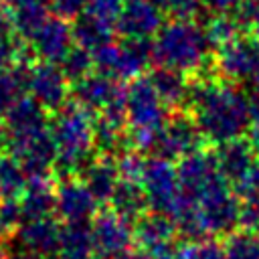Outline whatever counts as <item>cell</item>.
<instances>
[{
  "instance_id": "39",
  "label": "cell",
  "mask_w": 259,
  "mask_h": 259,
  "mask_svg": "<svg viewBox=\"0 0 259 259\" xmlns=\"http://www.w3.org/2000/svg\"><path fill=\"white\" fill-rule=\"evenodd\" d=\"M241 0H200V6L210 12V16L217 14H235Z\"/></svg>"
},
{
  "instance_id": "49",
  "label": "cell",
  "mask_w": 259,
  "mask_h": 259,
  "mask_svg": "<svg viewBox=\"0 0 259 259\" xmlns=\"http://www.w3.org/2000/svg\"><path fill=\"white\" fill-rule=\"evenodd\" d=\"M0 12H2V6H0Z\"/></svg>"
},
{
  "instance_id": "11",
  "label": "cell",
  "mask_w": 259,
  "mask_h": 259,
  "mask_svg": "<svg viewBox=\"0 0 259 259\" xmlns=\"http://www.w3.org/2000/svg\"><path fill=\"white\" fill-rule=\"evenodd\" d=\"M26 89L30 91V97L36 99L47 111H59L63 105H67V97L71 95L69 79L63 75L61 67L47 61L30 65Z\"/></svg>"
},
{
  "instance_id": "18",
  "label": "cell",
  "mask_w": 259,
  "mask_h": 259,
  "mask_svg": "<svg viewBox=\"0 0 259 259\" xmlns=\"http://www.w3.org/2000/svg\"><path fill=\"white\" fill-rule=\"evenodd\" d=\"M59 235H61V227L57 225L53 217L38 219V221H26L14 231L20 251L36 255V257L57 255Z\"/></svg>"
},
{
  "instance_id": "28",
  "label": "cell",
  "mask_w": 259,
  "mask_h": 259,
  "mask_svg": "<svg viewBox=\"0 0 259 259\" xmlns=\"http://www.w3.org/2000/svg\"><path fill=\"white\" fill-rule=\"evenodd\" d=\"M28 69L30 67L20 61L8 71H0V117H6V113L22 97V91L26 89Z\"/></svg>"
},
{
  "instance_id": "35",
  "label": "cell",
  "mask_w": 259,
  "mask_h": 259,
  "mask_svg": "<svg viewBox=\"0 0 259 259\" xmlns=\"http://www.w3.org/2000/svg\"><path fill=\"white\" fill-rule=\"evenodd\" d=\"M115 162H117V170H119L121 180L140 182L142 172H144V166H146V158H142L138 152H132L130 150V152L121 154Z\"/></svg>"
},
{
  "instance_id": "23",
  "label": "cell",
  "mask_w": 259,
  "mask_h": 259,
  "mask_svg": "<svg viewBox=\"0 0 259 259\" xmlns=\"http://www.w3.org/2000/svg\"><path fill=\"white\" fill-rule=\"evenodd\" d=\"M164 101L166 107H180L188 103V93H190V83L186 81V75L174 69L166 67H156L150 77H148Z\"/></svg>"
},
{
  "instance_id": "42",
  "label": "cell",
  "mask_w": 259,
  "mask_h": 259,
  "mask_svg": "<svg viewBox=\"0 0 259 259\" xmlns=\"http://www.w3.org/2000/svg\"><path fill=\"white\" fill-rule=\"evenodd\" d=\"M113 259H152V257H148V255L142 253V251H136V253L127 251V253H121V255H117V257H113Z\"/></svg>"
},
{
  "instance_id": "7",
  "label": "cell",
  "mask_w": 259,
  "mask_h": 259,
  "mask_svg": "<svg viewBox=\"0 0 259 259\" xmlns=\"http://www.w3.org/2000/svg\"><path fill=\"white\" fill-rule=\"evenodd\" d=\"M176 172L180 182V194L190 202H198L219 186L229 184L219 172L214 152L200 150L182 158L176 166Z\"/></svg>"
},
{
  "instance_id": "37",
  "label": "cell",
  "mask_w": 259,
  "mask_h": 259,
  "mask_svg": "<svg viewBox=\"0 0 259 259\" xmlns=\"http://www.w3.org/2000/svg\"><path fill=\"white\" fill-rule=\"evenodd\" d=\"M0 225L6 233L16 231L22 225V210H20V200L18 198L0 200Z\"/></svg>"
},
{
  "instance_id": "17",
  "label": "cell",
  "mask_w": 259,
  "mask_h": 259,
  "mask_svg": "<svg viewBox=\"0 0 259 259\" xmlns=\"http://www.w3.org/2000/svg\"><path fill=\"white\" fill-rule=\"evenodd\" d=\"M73 42V26L59 16H49L40 30L30 38L36 57L47 63L61 61L71 51Z\"/></svg>"
},
{
  "instance_id": "26",
  "label": "cell",
  "mask_w": 259,
  "mask_h": 259,
  "mask_svg": "<svg viewBox=\"0 0 259 259\" xmlns=\"http://www.w3.org/2000/svg\"><path fill=\"white\" fill-rule=\"evenodd\" d=\"M47 4L38 0H12L10 24L18 38L30 40L47 22Z\"/></svg>"
},
{
  "instance_id": "20",
  "label": "cell",
  "mask_w": 259,
  "mask_h": 259,
  "mask_svg": "<svg viewBox=\"0 0 259 259\" xmlns=\"http://www.w3.org/2000/svg\"><path fill=\"white\" fill-rule=\"evenodd\" d=\"M154 61V42L150 38H123L117 42L115 79H140Z\"/></svg>"
},
{
  "instance_id": "33",
  "label": "cell",
  "mask_w": 259,
  "mask_h": 259,
  "mask_svg": "<svg viewBox=\"0 0 259 259\" xmlns=\"http://www.w3.org/2000/svg\"><path fill=\"white\" fill-rule=\"evenodd\" d=\"M180 251H182V259H225L223 245H219L217 241H210V239L194 241Z\"/></svg>"
},
{
  "instance_id": "47",
  "label": "cell",
  "mask_w": 259,
  "mask_h": 259,
  "mask_svg": "<svg viewBox=\"0 0 259 259\" xmlns=\"http://www.w3.org/2000/svg\"><path fill=\"white\" fill-rule=\"evenodd\" d=\"M4 233H6V231H4V229H2V225H0V239H2V235H4Z\"/></svg>"
},
{
  "instance_id": "34",
  "label": "cell",
  "mask_w": 259,
  "mask_h": 259,
  "mask_svg": "<svg viewBox=\"0 0 259 259\" xmlns=\"http://www.w3.org/2000/svg\"><path fill=\"white\" fill-rule=\"evenodd\" d=\"M152 2L172 18H194L196 12L202 8L200 0H152Z\"/></svg>"
},
{
  "instance_id": "41",
  "label": "cell",
  "mask_w": 259,
  "mask_h": 259,
  "mask_svg": "<svg viewBox=\"0 0 259 259\" xmlns=\"http://www.w3.org/2000/svg\"><path fill=\"white\" fill-rule=\"evenodd\" d=\"M249 144L253 146L255 154L259 156V121H253L249 127Z\"/></svg>"
},
{
  "instance_id": "29",
  "label": "cell",
  "mask_w": 259,
  "mask_h": 259,
  "mask_svg": "<svg viewBox=\"0 0 259 259\" xmlns=\"http://www.w3.org/2000/svg\"><path fill=\"white\" fill-rule=\"evenodd\" d=\"M28 186L22 164L12 154H0V200L20 198Z\"/></svg>"
},
{
  "instance_id": "4",
  "label": "cell",
  "mask_w": 259,
  "mask_h": 259,
  "mask_svg": "<svg viewBox=\"0 0 259 259\" xmlns=\"http://www.w3.org/2000/svg\"><path fill=\"white\" fill-rule=\"evenodd\" d=\"M125 121L132 125L134 142L140 150H150L154 136L168 121V107L156 93L150 79H134L127 89H123Z\"/></svg>"
},
{
  "instance_id": "22",
  "label": "cell",
  "mask_w": 259,
  "mask_h": 259,
  "mask_svg": "<svg viewBox=\"0 0 259 259\" xmlns=\"http://www.w3.org/2000/svg\"><path fill=\"white\" fill-rule=\"evenodd\" d=\"M18 200H20V210H22V223L49 219L55 212V190L49 178L28 180V186Z\"/></svg>"
},
{
  "instance_id": "24",
  "label": "cell",
  "mask_w": 259,
  "mask_h": 259,
  "mask_svg": "<svg viewBox=\"0 0 259 259\" xmlns=\"http://www.w3.org/2000/svg\"><path fill=\"white\" fill-rule=\"evenodd\" d=\"M113 28L115 24L105 22L89 12H83L79 18L73 20V40L77 47H83L93 53L113 42Z\"/></svg>"
},
{
  "instance_id": "30",
  "label": "cell",
  "mask_w": 259,
  "mask_h": 259,
  "mask_svg": "<svg viewBox=\"0 0 259 259\" xmlns=\"http://www.w3.org/2000/svg\"><path fill=\"white\" fill-rule=\"evenodd\" d=\"M204 30L212 42L214 49L243 36V30L245 26L239 22V18L235 14H217V16H210L204 24Z\"/></svg>"
},
{
  "instance_id": "45",
  "label": "cell",
  "mask_w": 259,
  "mask_h": 259,
  "mask_svg": "<svg viewBox=\"0 0 259 259\" xmlns=\"http://www.w3.org/2000/svg\"><path fill=\"white\" fill-rule=\"evenodd\" d=\"M249 28L253 30V38H255V40L259 42V14L255 16V20L251 22V26H249Z\"/></svg>"
},
{
  "instance_id": "27",
  "label": "cell",
  "mask_w": 259,
  "mask_h": 259,
  "mask_svg": "<svg viewBox=\"0 0 259 259\" xmlns=\"http://www.w3.org/2000/svg\"><path fill=\"white\" fill-rule=\"evenodd\" d=\"M109 204H111V210L115 214H119L121 219H125L127 223H132V221L138 223L146 214V208H148L142 184L132 182V180H121L117 184Z\"/></svg>"
},
{
  "instance_id": "5",
  "label": "cell",
  "mask_w": 259,
  "mask_h": 259,
  "mask_svg": "<svg viewBox=\"0 0 259 259\" xmlns=\"http://www.w3.org/2000/svg\"><path fill=\"white\" fill-rule=\"evenodd\" d=\"M212 63L221 79L249 87L259 81V42L253 36L243 34L219 47Z\"/></svg>"
},
{
  "instance_id": "31",
  "label": "cell",
  "mask_w": 259,
  "mask_h": 259,
  "mask_svg": "<svg viewBox=\"0 0 259 259\" xmlns=\"http://www.w3.org/2000/svg\"><path fill=\"white\" fill-rule=\"evenodd\" d=\"M225 259H259V237L249 231H235L225 239Z\"/></svg>"
},
{
  "instance_id": "48",
  "label": "cell",
  "mask_w": 259,
  "mask_h": 259,
  "mask_svg": "<svg viewBox=\"0 0 259 259\" xmlns=\"http://www.w3.org/2000/svg\"><path fill=\"white\" fill-rule=\"evenodd\" d=\"M38 2H42V4H51V0H38Z\"/></svg>"
},
{
  "instance_id": "10",
  "label": "cell",
  "mask_w": 259,
  "mask_h": 259,
  "mask_svg": "<svg viewBox=\"0 0 259 259\" xmlns=\"http://www.w3.org/2000/svg\"><path fill=\"white\" fill-rule=\"evenodd\" d=\"M91 237H93L95 253L103 259H113L130 251V245L134 243V229L132 223H127L109 208L93 217Z\"/></svg>"
},
{
  "instance_id": "25",
  "label": "cell",
  "mask_w": 259,
  "mask_h": 259,
  "mask_svg": "<svg viewBox=\"0 0 259 259\" xmlns=\"http://www.w3.org/2000/svg\"><path fill=\"white\" fill-rule=\"evenodd\" d=\"M95 253L91 223H65L59 235V259H91Z\"/></svg>"
},
{
  "instance_id": "44",
  "label": "cell",
  "mask_w": 259,
  "mask_h": 259,
  "mask_svg": "<svg viewBox=\"0 0 259 259\" xmlns=\"http://www.w3.org/2000/svg\"><path fill=\"white\" fill-rule=\"evenodd\" d=\"M8 259H40L36 255H30V253H24V251H18V253H12L8 255Z\"/></svg>"
},
{
  "instance_id": "6",
  "label": "cell",
  "mask_w": 259,
  "mask_h": 259,
  "mask_svg": "<svg viewBox=\"0 0 259 259\" xmlns=\"http://www.w3.org/2000/svg\"><path fill=\"white\" fill-rule=\"evenodd\" d=\"M142 190L146 194L148 208L160 214H172L176 204L180 202V182L178 172L170 160L152 156L146 160L142 178Z\"/></svg>"
},
{
  "instance_id": "38",
  "label": "cell",
  "mask_w": 259,
  "mask_h": 259,
  "mask_svg": "<svg viewBox=\"0 0 259 259\" xmlns=\"http://www.w3.org/2000/svg\"><path fill=\"white\" fill-rule=\"evenodd\" d=\"M51 8L63 20H75L87 10V0H51Z\"/></svg>"
},
{
  "instance_id": "32",
  "label": "cell",
  "mask_w": 259,
  "mask_h": 259,
  "mask_svg": "<svg viewBox=\"0 0 259 259\" xmlns=\"http://www.w3.org/2000/svg\"><path fill=\"white\" fill-rule=\"evenodd\" d=\"M59 63H61L63 75H65L71 83H75V81L83 79L85 75H89V71H91V67H93V55H91V51H87V49L75 45V47H71V51H69Z\"/></svg>"
},
{
  "instance_id": "16",
  "label": "cell",
  "mask_w": 259,
  "mask_h": 259,
  "mask_svg": "<svg viewBox=\"0 0 259 259\" xmlns=\"http://www.w3.org/2000/svg\"><path fill=\"white\" fill-rule=\"evenodd\" d=\"M176 225L168 214L150 212L144 214L136 227H134V241L146 253L148 257L156 259L162 253L174 249V237H176Z\"/></svg>"
},
{
  "instance_id": "2",
  "label": "cell",
  "mask_w": 259,
  "mask_h": 259,
  "mask_svg": "<svg viewBox=\"0 0 259 259\" xmlns=\"http://www.w3.org/2000/svg\"><path fill=\"white\" fill-rule=\"evenodd\" d=\"M49 132L57 148L55 170L63 178H75L77 174H83L95 160L91 111L77 103L63 105L51 117Z\"/></svg>"
},
{
  "instance_id": "43",
  "label": "cell",
  "mask_w": 259,
  "mask_h": 259,
  "mask_svg": "<svg viewBox=\"0 0 259 259\" xmlns=\"http://www.w3.org/2000/svg\"><path fill=\"white\" fill-rule=\"evenodd\" d=\"M156 259H182V251H180V249H170V251L162 253V255L156 257Z\"/></svg>"
},
{
  "instance_id": "14",
  "label": "cell",
  "mask_w": 259,
  "mask_h": 259,
  "mask_svg": "<svg viewBox=\"0 0 259 259\" xmlns=\"http://www.w3.org/2000/svg\"><path fill=\"white\" fill-rule=\"evenodd\" d=\"M47 109L32 97H20L4 117V144H14L49 132Z\"/></svg>"
},
{
  "instance_id": "36",
  "label": "cell",
  "mask_w": 259,
  "mask_h": 259,
  "mask_svg": "<svg viewBox=\"0 0 259 259\" xmlns=\"http://www.w3.org/2000/svg\"><path fill=\"white\" fill-rule=\"evenodd\" d=\"M121 4H123V0H87V10L85 12L97 16L105 22L115 24V20L119 16V10H121Z\"/></svg>"
},
{
  "instance_id": "15",
  "label": "cell",
  "mask_w": 259,
  "mask_h": 259,
  "mask_svg": "<svg viewBox=\"0 0 259 259\" xmlns=\"http://www.w3.org/2000/svg\"><path fill=\"white\" fill-rule=\"evenodd\" d=\"M123 95L117 79L105 73H89L71 85V97L87 111H103Z\"/></svg>"
},
{
  "instance_id": "12",
  "label": "cell",
  "mask_w": 259,
  "mask_h": 259,
  "mask_svg": "<svg viewBox=\"0 0 259 259\" xmlns=\"http://www.w3.org/2000/svg\"><path fill=\"white\" fill-rule=\"evenodd\" d=\"M97 200L83 180L63 178L55 190V212L65 223H91L97 214Z\"/></svg>"
},
{
  "instance_id": "1",
  "label": "cell",
  "mask_w": 259,
  "mask_h": 259,
  "mask_svg": "<svg viewBox=\"0 0 259 259\" xmlns=\"http://www.w3.org/2000/svg\"><path fill=\"white\" fill-rule=\"evenodd\" d=\"M204 140L221 146L241 140L251 127L247 95L225 79H198L190 83L188 103Z\"/></svg>"
},
{
  "instance_id": "8",
  "label": "cell",
  "mask_w": 259,
  "mask_h": 259,
  "mask_svg": "<svg viewBox=\"0 0 259 259\" xmlns=\"http://www.w3.org/2000/svg\"><path fill=\"white\" fill-rule=\"evenodd\" d=\"M204 142V136L200 127L196 125L192 115L176 113L170 115L168 121L162 125V130L154 136L152 152L158 158L174 160V158H186L194 152H200Z\"/></svg>"
},
{
  "instance_id": "46",
  "label": "cell",
  "mask_w": 259,
  "mask_h": 259,
  "mask_svg": "<svg viewBox=\"0 0 259 259\" xmlns=\"http://www.w3.org/2000/svg\"><path fill=\"white\" fill-rule=\"evenodd\" d=\"M0 259H8V253H6L2 247H0Z\"/></svg>"
},
{
  "instance_id": "21",
  "label": "cell",
  "mask_w": 259,
  "mask_h": 259,
  "mask_svg": "<svg viewBox=\"0 0 259 259\" xmlns=\"http://www.w3.org/2000/svg\"><path fill=\"white\" fill-rule=\"evenodd\" d=\"M83 182L97 202H109L117 184L121 182L117 162L109 156L95 158L89 164V168L83 172Z\"/></svg>"
},
{
  "instance_id": "3",
  "label": "cell",
  "mask_w": 259,
  "mask_h": 259,
  "mask_svg": "<svg viewBox=\"0 0 259 259\" xmlns=\"http://www.w3.org/2000/svg\"><path fill=\"white\" fill-rule=\"evenodd\" d=\"M212 42L194 18H170L154 40V63L180 73L200 71L212 53Z\"/></svg>"
},
{
  "instance_id": "40",
  "label": "cell",
  "mask_w": 259,
  "mask_h": 259,
  "mask_svg": "<svg viewBox=\"0 0 259 259\" xmlns=\"http://www.w3.org/2000/svg\"><path fill=\"white\" fill-rule=\"evenodd\" d=\"M245 95H247V105H249V113H251V123L259 121V81L249 85Z\"/></svg>"
},
{
  "instance_id": "13",
  "label": "cell",
  "mask_w": 259,
  "mask_h": 259,
  "mask_svg": "<svg viewBox=\"0 0 259 259\" xmlns=\"http://www.w3.org/2000/svg\"><path fill=\"white\" fill-rule=\"evenodd\" d=\"M162 26V10L152 0H123L115 20V30L123 38H150Z\"/></svg>"
},
{
  "instance_id": "9",
  "label": "cell",
  "mask_w": 259,
  "mask_h": 259,
  "mask_svg": "<svg viewBox=\"0 0 259 259\" xmlns=\"http://www.w3.org/2000/svg\"><path fill=\"white\" fill-rule=\"evenodd\" d=\"M204 227L206 237L208 235H231L235 233V227H239L241 221V200L233 192L229 184L219 186L198 202H194Z\"/></svg>"
},
{
  "instance_id": "19",
  "label": "cell",
  "mask_w": 259,
  "mask_h": 259,
  "mask_svg": "<svg viewBox=\"0 0 259 259\" xmlns=\"http://www.w3.org/2000/svg\"><path fill=\"white\" fill-rule=\"evenodd\" d=\"M214 160H217L221 176L229 182V186H233L259 162V156L255 154L249 140L241 138V140H233V142L217 146Z\"/></svg>"
}]
</instances>
